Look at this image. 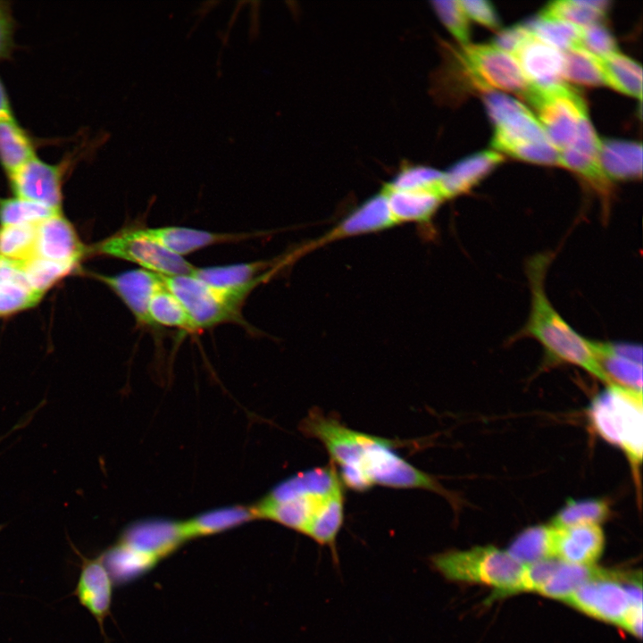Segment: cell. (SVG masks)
Instances as JSON below:
<instances>
[{
  "instance_id": "6da1fadb",
  "label": "cell",
  "mask_w": 643,
  "mask_h": 643,
  "mask_svg": "<svg viewBox=\"0 0 643 643\" xmlns=\"http://www.w3.org/2000/svg\"><path fill=\"white\" fill-rule=\"evenodd\" d=\"M300 430L324 446L343 485L353 490L363 492L382 486L427 489L447 496L433 477L397 453V443L393 440L350 429L316 408L301 422Z\"/></svg>"
},
{
  "instance_id": "7a4b0ae2",
  "label": "cell",
  "mask_w": 643,
  "mask_h": 643,
  "mask_svg": "<svg viewBox=\"0 0 643 643\" xmlns=\"http://www.w3.org/2000/svg\"><path fill=\"white\" fill-rule=\"evenodd\" d=\"M252 507L256 519L280 523L334 552L344 522V485L330 463L280 481Z\"/></svg>"
},
{
  "instance_id": "3957f363",
  "label": "cell",
  "mask_w": 643,
  "mask_h": 643,
  "mask_svg": "<svg viewBox=\"0 0 643 643\" xmlns=\"http://www.w3.org/2000/svg\"><path fill=\"white\" fill-rule=\"evenodd\" d=\"M550 260V254H539L530 258L527 264L531 295L530 311L518 336L535 338L549 360L580 367L609 385L610 381L596 357L592 341L574 330L547 298L544 282Z\"/></svg>"
},
{
  "instance_id": "277c9868",
  "label": "cell",
  "mask_w": 643,
  "mask_h": 643,
  "mask_svg": "<svg viewBox=\"0 0 643 643\" xmlns=\"http://www.w3.org/2000/svg\"><path fill=\"white\" fill-rule=\"evenodd\" d=\"M483 99L494 123L493 148L530 163H558V151L526 106L495 90L484 92Z\"/></svg>"
},
{
  "instance_id": "5b68a950",
  "label": "cell",
  "mask_w": 643,
  "mask_h": 643,
  "mask_svg": "<svg viewBox=\"0 0 643 643\" xmlns=\"http://www.w3.org/2000/svg\"><path fill=\"white\" fill-rule=\"evenodd\" d=\"M431 563L451 581L494 587L491 599L520 593L524 566L495 547L447 551L434 555Z\"/></svg>"
},
{
  "instance_id": "8992f818",
  "label": "cell",
  "mask_w": 643,
  "mask_h": 643,
  "mask_svg": "<svg viewBox=\"0 0 643 643\" xmlns=\"http://www.w3.org/2000/svg\"><path fill=\"white\" fill-rule=\"evenodd\" d=\"M642 392L609 384L592 401L589 417L595 430L625 453L634 471L642 460Z\"/></svg>"
},
{
  "instance_id": "52a82bcc",
  "label": "cell",
  "mask_w": 643,
  "mask_h": 643,
  "mask_svg": "<svg viewBox=\"0 0 643 643\" xmlns=\"http://www.w3.org/2000/svg\"><path fill=\"white\" fill-rule=\"evenodd\" d=\"M163 276V275H162ZM166 288L187 311L195 330L240 319L243 302L259 283L236 288L211 286L191 274L163 276Z\"/></svg>"
},
{
  "instance_id": "ba28073f",
  "label": "cell",
  "mask_w": 643,
  "mask_h": 643,
  "mask_svg": "<svg viewBox=\"0 0 643 643\" xmlns=\"http://www.w3.org/2000/svg\"><path fill=\"white\" fill-rule=\"evenodd\" d=\"M523 98L536 109L539 122L558 152L572 143L580 119L588 113L580 95L566 82L532 85Z\"/></svg>"
},
{
  "instance_id": "9c48e42d",
  "label": "cell",
  "mask_w": 643,
  "mask_h": 643,
  "mask_svg": "<svg viewBox=\"0 0 643 643\" xmlns=\"http://www.w3.org/2000/svg\"><path fill=\"white\" fill-rule=\"evenodd\" d=\"M455 55L463 71L482 92L499 89L523 97L532 86L515 58L492 43L462 45Z\"/></svg>"
},
{
  "instance_id": "30bf717a",
  "label": "cell",
  "mask_w": 643,
  "mask_h": 643,
  "mask_svg": "<svg viewBox=\"0 0 643 643\" xmlns=\"http://www.w3.org/2000/svg\"><path fill=\"white\" fill-rule=\"evenodd\" d=\"M89 252L136 263L163 276L188 275L195 269L182 256L146 237L142 229L121 230L97 243Z\"/></svg>"
},
{
  "instance_id": "8fae6325",
  "label": "cell",
  "mask_w": 643,
  "mask_h": 643,
  "mask_svg": "<svg viewBox=\"0 0 643 643\" xmlns=\"http://www.w3.org/2000/svg\"><path fill=\"white\" fill-rule=\"evenodd\" d=\"M632 574L605 569L602 576L580 586L564 602L587 615L619 626L631 606L642 605L628 590Z\"/></svg>"
},
{
  "instance_id": "7c38bea8",
  "label": "cell",
  "mask_w": 643,
  "mask_h": 643,
  "mask_svg": "<svg viewBox=\"0 0 643 643\" xmlns=\"http://www.w3.org/2000/svg\"><path fill=\"white\" fill-rule=\"evenodd\" d=\"M66 163H49L35 156L7 176L15 196L62 211Z\"/></svg>"
},
{
  "instance_id": "4fadbf2b",
  "label": "cell",
  "mask_w": 643,
  "mask_h": 643,
  "mask_svg": "<svg viewBox=\"0 0 643 643\" xmlns=\"http://www.w3.org/2000/svg\"><path fill=\"white\" fill-rule=\"evenodd\" d=\"M188 539L182 522L148 520L125 529L118 541L159 563Z\"/></svg>"
},
{
  "instance_id": "5bb4252c",
  "label": "cell",
  "mask_w": 643,
  "mask_h": 643,
  "mask_svg": "<svg viewBox=\"0 0 643 643\" xmlns=\"http://www.w3.org/2000/svg\"><path fill=\"white\" fill-rule=\"evenodd\" d=\"M75 550L81 563L73 595L95 618L105 638L104 623L111 612L114 583L101 555L88 558Z\"/></svg>"
},
{
  "instance_id": "9a60e30c",
  "label": "cell",
  "mask_w": 643,
  "mask_h": 643,
  "mask_svg": "<svg viewBox=\"0 0 643 643\" xmlns=\"http://www.w3.org/2000/svg\"><path fill=\"white\" fill-rule=\"evenodd\" d=\"M88 251L63 213L37 224L34 256L77 267Z\"/></svg>"
},
{
  "instance_id": "2e32d148",
  "label": "cell",
  "mask_w": 643,
  "mask_h": 643,
  "mask_svg": "<svg viewBox=\"0 0 643 643\" xmlns=\"http://www.w3.org/2000/svg\"><path fill=\"white\" fill-rule=\"evenodd\" d=\"M598 138L586 113L580 121L572 143L559 152L558 164L584 177L600 191L606 192L609 180L604 174L599 163Z\"/></svg>"
},
{
  "instance_id": "e0dca14e",
  "label": "cell",
  "mask_w": 643,
  "mask_h": 643,
  "mask_svg": "<svg viewBox=\"0 0 643 643\" xmlns=\"http://www.w3.org/2000/svg\"><path fill=\"white\" fill-rule=\"evenodd\" d=\"M96 276L122 300L138 322L155 326L149 316L148 305L153 294L164 284L162 275L139 269Z\"/></svg>"
},
{
  "instance_id": "ac0fdd59",
  "label": "cell",
  "mask_w": 643,
  "mask_h": 643,
  "mask_svg": "<svg viewBox=\"0 0 643 643\" xmlns=\"http://www.w3.org/2000/svg\"><path fill=\"white\" fill-rule=\"evenodd\" d=\"M512 55L532 85L544 88L565 82L563 52L531 33Z\"/></svg>"
},
{
  "instance_id": "d6986e66",
  "label": "cell",
  "mask_w": 643,
  "mask_h": 643,
  "mask_svg": "<svg viewBox=\"0 0 643 643\" xmlns=\"http://www.w3.org/2000/svg\"><path fill=\"white\" fill-rule=\"evenodd\" d=\"M553 528L554 558L568 564L595 565L605 548V535L599 524Z\"/></svg>"
},
{
  "instance_id": "ffe728a7",
  "label": "cell",
  "mask_w": 643,
  "mask_h": 643,
  "mask_svg": "<svg viewBox=\"0 0 643 643\" xmlns=\"http://www.w3.org/2000/svg\"><path fill=\"white\" fill-rule=\"evenodd\" d=\"M394 225L396 224L391 216L386 196L380 192L365 200L329 233L314 240L297 254L335 239L378 231Z\"/></svg>"
},
{
  "instance_id": "44dd1931",
  "label": "cell",
  "mask_w": 643,
  "mask_h": 643,
  "mask_svg": "<svg viewBox=\"0 0 643 643\" xmlns=\"http://www.w3.org/2000/svg\"><path fill=\"white\" fill-rule=\"evenodd\" d=\"M284 264V259H281L278 262L256 261L223 266L195 267L190 274L211 286L236 288L251 283L261 284Z\"/></svg>"
},
{
  "instance_id": "7402d4cb",
  "label": "cell",
  "mask_w": 643,
  "mask_h": 643,
  "mask_svg": "<svg viewBox=\"0 0 643 643\" xmlns=\"http://www.w3.org/2000/svg\"><path fill=\"white\" fill-rule=\"evenodd\" d=\"M42 297L29 284L20 263L0 256V316L34 307Z\"/></svg>"
},
{
  "instance_id": "603a6c76",
  "label": "cell",
  "mask_w": 643,
  "mask_h": 643,
  "mask_svg": "<svg viewBox=\"0 0 643 643\" xmlns=\"http://www.w3.org/2000/svg\"><path fill=\"white\" fill-rule=\"evenodd\" d=\"M142 230L146 237L180 256L213 244L236 241L246 238L244 234L215 233L174 226L145 228Z\"/></svg>"
},
{
  "instance_id": "cb8c5ba5",
  "label": "cell",
  "mask_w": 643,
  "mask_h": 643,
  "mask_svg": "<svg viewBox=\"0 0 643 643\" xmlns=\"http://www.w3.org/2000/svg\"><path fill=\"white\" fill-rule=\"evenodd\" d=\"M503 161L497 151H481L467 156L444 172L442 190L446 199L464 193L479 183Z\"/></svg>"
},
{
  "instance_id": "d4e9b609",
  "label": "cell",
  "mask_w": 643,
  "mask_h": 643,
  "mask_svg": "<svg viewBox=\"0 0 643 643\" xmlns=\"http://www.w3.org/2000/svg\"><path fill=\"white\" fill-rule=\"evenodd\" d=\"M395 224L409 221H428L445 198L431 190H398L384 187Z\"/></svg>"
},
{
  "instance_id": "484cf974",
  "label": "cell",
  "mask_w": 643,
  "mask_h": 643,
  "mask_svg": "<svg viewBox=\"0 0 643 643\" xmlns=\"http://www.w3.org/2000/svg\"><path fill=\"white\" fill-rule=\"evenodd\" d=\"M599 163L610 180H630L642 174V145L619 140H600Z\"/></svg>"
},
{
  "instance_id": "4316f807",
  "label": "cell",
  "mask_w": 643,
  "mask_h": 643,
  "mask_svg": "<svg viewBox=\"0 0 643 643\" xmlns=\"http://www.w3.org/2000/svg\"><path fill=\"white\" fill-rule=\"evenodd\" d=\"M36 141L15 117L0 121V165L7 176L37 156Z\"/></svg>"
},
{
  "instance_id": "83f0119b",
  "label": "cell",
  "mask_w": 643,
  "mask_h": 643,
  "mask_svg": "<svg viewBox=\"0 0 643 643\" xmlns=\"http://www.w3.org/2000/svg\"><path fill=\"white\" fill-rule=\"evenodd\" d=\"M255 519L253 507L235 505L205 512L182 523L189 540L220 533Z\"/></svg>"
},
{
  "instance_id": "f1b7e54d",
  "label": "cell",
  "mask_w": 643,
  "mask_h": 643,
  "mask_svg": "<svg viewBox=\"0 0 643 643\" xmlns=\"http://www.w3.org/2000/svg\"><path fill=\"white\" fill-rule=\"evenodd\" d=\"M597 362L610 384L642 392V363L614 351L611 343L592 341Z\"/></svg>"
},
{
  "instance_id": "f546056e",
  "label": "cell",
  "mask_w": 643,
  "mask_h": 643,
  "mask_svg": "<svg viewBox=\"0 0 643 643\" xmlns=\"http://www.w3.org/2000/svg\"><path fill=\"white\" fill-rule=\"evenodd\" d=\"M605 570L596 565L573 564L559 560L557 567L538 593L565 601L580 586L602 576Z\"/></svg>"
},
{
  "instance_id": "4dcf8cb0",
  "label": "cell",
  "mask_w": 643,
  "mask_h": 643,
  "mask_svg": "<svg viewBox=\"0 0 643 643\" xmlns=\"http://www.w3.org/2000/svg\"><path fill=\"white\" fill-rule=\"evenodd\" d=\"M598 58L606 86L641 99L642 69L639 63L618 51Z\"/></svg>"
},
{
  "instance_id": "1f68e13d",
  "label": "cell",
  "mask_w": 643,
  "mask_h": 643,
  "mask_svg": "<svg viewBox=\"0 0 643 643\" xmlns=\"http://www.w3.org/2000/svg\"><path fill=\"white\" fill-rule=\"evenodd\" d=\"M553 537L552 525L532 526L517 535L506 552L523 566L554 558Z\"/></svg>"
},
{
  "instance_id": "d6a6232c",
  "label": "cell",
  "mask_w": 643,
  "mask_h": 643,
  "mask_svg": "<svg viewBox=\"0 0 643 643\" xmlns=\"http://www.w3.org/2000/svg\"><path fill=\"white\" fill-rule=\"evenodd\" d=\"M525 26L533 36L561 52L580 47L581 27L543 12Z\"/></svg>"
},
{
  "instance_id": "836d02e7",
  "label": "cell",
  "mask_w": 643,
  "mask_h": 643,
  "mask_svg": "<svg viewBox=\"0 0 643 643\" xmlns=\"http://www.w3.org/2000/svg\"><path fill=\"white\" fill-rule=\"evenodd\" d=\"M608 2L604 0H560L549 3L546 14L584 28L600 22Z\"/></svg>"
},
{
  "instance_id": "e575fe53",
  "label": "cell",
  "mask_w": 643,
  "mask_h": 643,
  "mask_svg": "<svg viewBox=\"0 0 643 643\" xmlns=\"http://www.w3.org/2000/svg\"><path fill=\"white\" fill-rule=\"evenodd\" d=\"M564 78L572 82L588 85H605L598 56L581 47L563 52Z\"/></svg>"
},
{
  "instance_id": "d590c367",
  "label": "cell",
  "mask_w": 643,
  "mask_h": 643,
  "mask_svg": "<svg viewBox=\"0 0 643 643\" xmlns=\"http://www.w3.org/2000/svg\"><path fill=\"white\" fill-rule=\"evenodd\" d=\"M148 313L154 325L195 330L184 306L166 288L165 284L160 287L151 296Z\"/></svg>"
},
{
  "instance_id": "8d00e7d4",
  "label": "cell",
  "mask_w": 643,
  "mask_h": 643,
  "mask_svg": "<svg viewBox=\"0 0 643 643\" xmlns=\"http://www.w3.org/2000/svg\"><path fill=\"white\" fill-rule=\"evenodd\" d=\"M37 224L0 225V256L24 263L35 255Z\"/></svg>"
},
{
  "instance_id": "74e56055",
  "label": "cell",
  "mask_w": 643,
  "mask_h": 643,
  "mask_svg": "<svg viewBox=\"0 0 643 643\" xmlns=\"http://www.w3.org/2000/svg\"><path fill=\"white\" fill-rule=\"evenodd\" d=\"M609 506L602 499L570 500L555 515L551 525L557 528L599 524L607 519Z\"/></svg>"
},
{
  "instance_id": "f35d334b",
  "label": "cell",
  "mask_w": 643,
  "mask_h": 643,
  "mask_svg": "<svg viewBox=\"0 0 643 643\" xmlns=\"http://www.w3.org/2000/svg\"><path fill=\"white\" fill-rule=\"evenodd\" d=\"M60 213L15 196L0 199V225L38 224Z\"/></svg>"
},
{
  "instance_id": "ab89813d",
  "label": "cell",
  "mask_w": 643,
  "mask_h": 643,
  "mask_svg": "<svg viewBox=\"0 0 643 643\" xmlns=\"http://www.w3.org/2000/svg\"><path fill=\"white\" fill-rule=\"evenodd\" d=\"M21 265L31 287L42 295L65 276L71 273L76 268V266L71 264L56 263L37 256L29 259Z\"/></svg>"
},
{
  "instance_id": "60d3db41",
  "label": "cell",
  "mask_w": 643,
  "mask_h": 643,
  "mask_svg": "<svg viewBox=\"0 0 643 643\" xmlns=\"http://www.w3.org/2000/svg\"><path fill=\"white\" fill-rule=\"evenodd\" d=\"M443 175L444 172L430 167L406 166L385 187L398 190H431L446 199L441 184Z\"/></svg>"
},
{
  "instance_id": "b9f144b4",
  "label": "cell",
  "mask_w": 643,
  "mask_h": 643,
  "mask_svg": "<svg viewBox=\"0 0 643 643\" xmlns=\"http://www.w3.org/2000/svg\"><path fill=\"white\" fill-rule=\"evenodd\" d=\"M433 9L451 34L462 44H469L470 27L460 1H433Z\"/></svg>"
},
{
  "instance_id": "7bdbcfd3",
  "label": "cell",
  "mask_w": 643,
  "mask_h": 643,
  "mask_svg": "<svg viewBox=\"0 0 643 643\" xmlns=\"http://www.w3.org/2000/svg\"><path fill=\"white\" fill-rule=\"evenodd\" d=\"M580 47L598 57L617 52L614 37L600 22L582 28Z\"/></svg>"
},
{
  "instance_id": "ee69618b",
  "label": "cell",
  "mask_w": 643,
  "mask_h": 643,
  "mask_svg": "<svg viewBox=\"0 0 643 643\" xmlns=\"http://www.w3.org/2000/svg\"><path fill=\"white\" fill-rule=\"evenodd\" d=\"M15 20L10 4L0 1V62L12 56L14 50Z\"/></svg>"
},
{
  "instance_id": "f6af8a7d",
  "label": "cell",
  "mask_w": 643,
  "mask_h": 643,
  "mask_svg": "<svg viewBox=\"0 0 643 643\" xmlns=\"http://www.w3.org/2000/svg\"><path fill=\"white\" fill-rule=\"evenodd\" d=\"M460 3L468 18L491 29L499 26V18L490 2L486 0H462Z\"/></svg>"
},
{
  "instance_id": "bcb514c9",
  "label": "cell",
  "mask_w": 643,
  "mask_h": 643,
  "mask_svg": "<svg viewBox=\"0 0 643 643\" xmlns=\"http://www.w3.org/2000/svg\"><path fill=\"white\" fill-rule=\"evenodd\" d=\"M530 35V32L525 24H519L501 30L494 38L492 44L512 54Z\"/></svg>"
},
{
  "instance_id": "7dc6e473",
  "label": "cell",
  "mask_w": 643,
  "mask_h": 643,
  "mask_svg": "<svg viewBox=\"0 0 643 643\" xmlns=\"http://www.w3.org/2000/svg\"><path fill=\"white\" fill-rule=\"evenodd\" d=\"M633 636L642 635V605L631 606L619 625Z\"/></svg>"
},
{
  "instance_id": "c3c4849f",
  "label": "cell",
  "mask_w": 643,
  "mask_h": 643,
  "mask_svg": "<svg viewBox=\"0 0 643 643\" xmlns=\"http://www.w3.org/2000/svg\"><path fill=\"white\" fill-rule=\"evenodd\" d=\"M14 118L6 88L0 77V121Z\"/></svg>"
}]
</instances>
